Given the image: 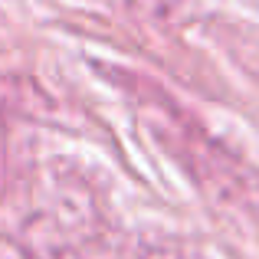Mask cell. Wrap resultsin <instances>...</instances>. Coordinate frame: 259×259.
<instances>
[]
</instances>
